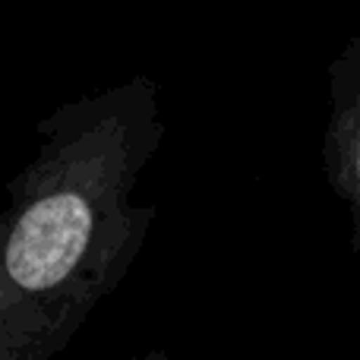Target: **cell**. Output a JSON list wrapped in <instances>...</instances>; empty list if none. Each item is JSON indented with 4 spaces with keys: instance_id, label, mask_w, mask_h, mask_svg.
I'll return each mask as SVG.
<instances>
[{
    "instance_id": "3",
    "label": "cell",
    "mask_w": 360,
    "mask_h": 360,
    "mask_svg": "<svg viewBox=\"0 0 360 360\" xmlns=\"http://www.w3.org/2000/svg\"><path fill=\"white\" fill-rule=\"evenodd\" d=\"M130 360H184V357H174V354H168V351H146V354H136Z\"/></svg>"
},
{
    "instance_id": "2",
    "label": "cell",
    "mask_w": 360,
    "mask_h": 360,
    "mask_svg": "<svg viewBox=\"0 0 360 360\" xmlns=\"http://www.w3.org/2000/svg\"><path fill=\"white\" fill-rule=\"evenodd\" d=\"M323 171L338 202L348 209L351 247L360 256V32L329 63Z\"/></svg>"
},
{
    "instance_id": "1",
    "label": "cell",
    "mask_w": 360,
    "mask_h": 360,
    "mask_svg": "<svg viewBox=\"0 0 360 360\" xmlns=\"http://www.w3.org/2000/svg\"><path fill=\"white\" fill-rule=\"evenodd\" d=\"M165 143L158 82H124L57 105L4 186L0 360H54L120 288L158 209L136 184Z\"/></svg>"
}]
</instances>
